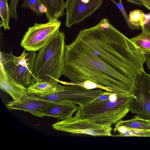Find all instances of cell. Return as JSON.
<instances>
[{"instance_id": "obj_1", "label": "cell", "mask_w": 150, "mask_h": 150, "mask_svg": "<svg viewBox=\"0 0 150 150\" xmlns=\"http://www.w3.org/2000/svg\"><path fill=\"white\" fill-rule=\"evenodd\" d=\"M76 38L86 44L102 62L133 82L138 73L144 69L143 54L107 19L81 30Z\"/></svg>"}, {"instance_id": "obj_2", "label": "cell", "mask_w": 150, "mask_h": 150, "mask_svg": "<svg viewBox=\"0 0 150 150\" xmlns=\"http://www.w3.org/2000/svg\"><path fill=\"white\" fill-rule=\"evenodd\" d=\"M63 75L71 82L89 81L131 93L134 83L102 62L77 38L66 45Z\"/></svg>"}, {"instance_id": "obj_3", "label": "cell", "mask_w": 150, "mask_h": 150, "mask_svg": "<svg viewBox=\"0 0 150 150\" xmlns=\"http://www.w3.org/2000/svg\"><path fill=\"white\" fill-rule=\"evenodd\" d=\"M36 53L24 50L21 54L15 56L0 52V87L13 100H19L28 94L27 88L38 82L34 74Z\"/></svg>"}, {"instance_id": "obj_4", "label": "cell", "mask_w": 150, "mask_h": 150, "mask_svg": "<svg viewBox=\"0 0 150 150\" xmlns=\"http://www.w3.org/2000/svg\"><path fill=\"white\" fill-rule=\"evenodd\" d=\"M66 45L65 34L59 31L36 53L34 74L38 82L58 83L63 74Z\"/></svg>"}, {"instance_id": "obj_5", "label": "cell", "mask_w": 150, "mask_h": 150, "mask_svg": "<svg viewBox=\"0 0 150 150\" xmlns=\"http://www.w3.org/2000/svg\"><path fill=\"white\" fill-rule=\"evenodd\" d=\"M133 97L129 93L115 101L109 99L101 101L93 100L83 106H79L74 116L99 124L111 125L130 111L128 105Z\"/></svg>"}, {"instance_id": "obj_6", "label": "cell", "mask_w": 150, "mask_h": 150, "mask_svg": "<svg viewBox=\"0 0 150 150\" xmlns=\"http://www.w3.org/2000/svg\"><path fill=\"white\" fill-rule=\"evenodd\" d=\"M61 24L58 20L49 21L45 23H35L28 28L23 36L21 46L27 51H38L57 34Z\"/></svg>"}, {"instance_id": "obj_7", "label": "cell", "mask_w": 150, "mask_h": 150, "mask_svg": "<svg viewBox=\"0 0 150 150\" xmlns=\"http://www.w3.org/2000/svg\"><path fill=\"white\" fill-rule=\"evenodd\" d=\"M108 91L101 89H88L76 85L65 86L61 92L49 94H36L41 99L60 103L66 102L83 106L91 102Z\"/></svg>"}, {"instance_id": "obj_8", "label": "cell", "mask_w": 150, "mask_h": 150, "mask_svg": "<svg viewBox=\"0 0 150 150\" xmlns=\"http://www.w3.org/2000/svg\"><path fill=\"white\" fill-rule=\"evenodd\" d=\"M131 94L133 96L128 108L139 118L150 120V74L144 69L136 76Z\"/></svg>"}, {"instance_id": "obj_9", "label": "cell", "mask_w": 150, "mask_h": 150, "mask_svg": "<svg viewBox=\"0 0 150 150\" xmlns=\"http://www.w3.org/2000/svg\"><path fill=\"white\" fill-rule=\"evenodd\" d=\"M57 130L72 134H82L93 136H112L111 125H101L74 116L61 120L52 125Z\"/></svg>"}, {"instance_id": "obj_10", "label": "cell", "mask_w": 150, "mask_h": 150, "mask_svg": "<svg viewBox=\"0 0 150 150\" xmlns=\"http://www.w3.org/2000/svg\"><path fill=\"white\" fill-rule=\"evenodd\" d=\"M103 0H67L65 25L69 28L91 16L102 5Z\"/></svg>"}, {"instance_id": "obj_11", "label": "cell", "mask_w": 150, "mask_h": 150, "mask_svg": "<svg viewBox=\"0 0 150 150\" xmlns=\"http://www.w3.org/2000/svg\"><path fill=\"white\" fill-rule=\"evenodd\" d=\"M60 102L50 101L28 94L18 100L8 102L6 105L10 110H17L28 112L39 117L40 111L48 106Z\"/></svg>"}, {"instance_id": "obj_12", "label": "cell", "mask_w": 150, "mask_h": 150, "mask_svg": "<svg viewBox=\"0 0 150 150\" xmlns=\"http://www.w3.org/2000/svg\"><path fill=\"white\" fill-rule=\"evenodd\" d=\"M78 109L79 106L74 104L59 103L50 105L41 110L39 112V117L47 116L62 120L72 117Z\"/></svg>"}, {"instance_id": "obj_13", "label": "cell", "mask_w": 150, "mask_h": 150, "mask_svg": "<svg viewBox=\"0 0 150 150\" xmlns=\"http://www.w3.org/2000/svg\"><path fill=\"white\" fill-rule=\"evenodd\" d=\"M46 8L45 13L48 21L58 20L62 16L65 9L64 0H38Z\"/></svg>"}, {"instance_id": "obj_14", "label": "cell", "mask_w": 150, "mask_h": 150, "mask_svg": "<svg viewBox=\"0 0 150 150\" xmlns=\"http://www.w3.org/2000/svg\"><path fill=\"white\" fill-rule=\"evenodd\" d=\"M65 86L50 81L37 82L27 88L28 94H43L63 91Z\"/></svg>"}, {"instance_id": "obj_15", "label": "cell", "mask_w": 150, "mask_h": 150, "mask_svg": "<svg viewBox=\"0 0 150 150\" xmlns=\"http://www.w3.org/2000/svg\"><path fill=\"white\" fill-rule=\"evenodd\" d=\"M123 126L130 129L150 130V125L147 120L135 116L132 119L126 120H120L116 123L115 129L120 126Z\"/></svg>"}, {"instance_id": "obj_16", "label": "cell", "mask_w": 150, "mask_h": 150, "mask_svg": "<svg viewBox=\"0 0 150 150\" xmlns=\"http://www.w3.org/2000/svg\"><path fill=\"white\" fill-rule=\"evenodd\" d=\"M60 82L66 85L78 86L88 89H101L112 93L117 94L129 93L114 87L101 86L89 81L79 83L67 82L62 81H60Z\"/></svg>"}, {"instance_id": "obj_17", "label": "cell", "mask_w": 150, "mask_h": 150, "mask_svg": "<svg viewBox=\"0 0 150 150\" xmlns=\"http://www.w3.org/2000/svg\"><path fill=\"white\" fill-rule=\"evenodd\" d=\"M0 16L5 30H10L9 22L11 15L7 0H0Z\"/></svg>"}, {"instance_id": "obj_18", "label": "cell", "mask_w": 150, "mask_h": 150, "mask_svg": "<svg viewBox=\"0 0 150 150\" xmlns=\"http://www.w3.org/2000/svg\"><path fill=\"white\" fill-rule=\"evenodd\" d=\"M21 7L32 10L37 15L41 16L46 11V8L38 0H23Z\"/></svg>"}, {"instance_id": "obj_19", "label": "cell", "mask_w": 150, "mask_h": 150, "mask_svg": "<svg viewBox=\"0 0 150 150\" xmlns=\"http://www.w3.org/2000/svg\"><path fill=\"white\" fill-rule=\"evenodd\" d=\"M129 16L133 24L138 27L145 24L148 21L144 13L139 10L136 9L131 11Z\"/></svg>"}, {"instance_id": "obj_20", "label": "cell", "mask_w": 150, "mask_h": 150, "mask_svg": "<svg viewBox=\"0 0 150 150\" xmlns=\"http://www.w3.org/2000/svg\"><path fill=\"white\" fill-rule=\"evenodd\" d=\"M113 137H150V130L130 129L123 134L112 136Z\"/></svg>"}, {"instance_id": "obj_21", "label": "cell", "mask_w": 150, "mask_h": 150, "mask_svg": "<svg viewBox=\"0 0 150 150\" xmlns=\"http://www.w3.org/2000/svg\"><path fill=\"white\" fill-rule=\"evenodd\" d=\"M113 3L116 5L121 11L122 15L124 17L129 27L132 30L135 29H139V27L135 26L131 21L127 15L122 5L121 0H119V2H117L115 0H110Z\"/></svg>"}, {"instance_id": "obj_22", "label": "cell", "mask_w": 150, "mask_h": 150, "mask_svg": "<svg viewBox=\"0 0 150 150\" xmlns=\"http://www.w3.org/2000/svg\"><path fill=\"white\" fill-rule=\"evenodd\" d=\"M19 0H10L9 8L11 16L16 20H18L17 13V6Z\"/></svg>"}, {"instance_id": "obj_23", "label": "cell", "mask_w": 150, "mask_h": 150, "mask_svg": "<svg viewBox=\"0 0 150 150\" xmlns=\"http://www.w3.org/2000/svg\"><path fill=\"white\" fill-rule=\"evenodd\" d=\"M130 129L123 126H120L114 129V132L118 131L120 134H123Z\"/></svg>"}, {"instance_id": "obj_24", "label": "cell", "mask_w": 150, "mask_h": 150, "mask_svg": "<svg viewBox=\"0 0 150 150\" xmlns=\"http://www.w3.org/2000/svg\"><path fill=\"white\" fill-rule=\"evenodd\" d=\"M145 62L149 70L150 71V53L143 54Z\"/></svg>"}, {"instance_id": "obj_25", "label": "cell", "mask_w": 150, "mask_h": 150, "mask_svg": "<svg viewBox=\"0 0 150 150\" xmlns=\"http://www.w3.org/2000/svg\"><path fill=\"white\" fill-rule=\"evenodd\" d=\"M145 6L148 9L150 10V0H140Z\"/></svg>"}, {"instance_id": "obj_26", "label": "cell", "mask_w": 150, "mask_h": 150, "mask_svg": "<svg viewBox=\"0 0 150 150\" xmlns=\"http://www.w3.org/2000/svg\"><path fill=\"white\" fill-rule=\"evenodd\" d=\"M129 2L138 5H143V4L140 0H127Z\"/></svg>"}, {"instance_id": "obj_27", "label": "cell", "mask_w": 150, "mask_h": 150, "mask_svg": "<svg viewBox=\"0 0 150 150\" xmlns=\"http://www.w3.org/2000/svg\"><path fill=\"white\" fill-rule=\"evenodd\" d=\"M150 125V120H147Z\"/></svg>"}, {"instance_id": "obj_28", "label": "cell", "mask_w": 150, "mask_h": 150, "mask_svg": "<svg viewBox=\"0 0 150 150\" xmlns=\"http://www.w3.org/2000/svg\"><path fill=\"white\" fill-rule=\"evenodd\" d=\"M148 15L149 16H150V12L148 13Z\"/></svg>"}, {"instance_id": "obj_29", "label": "cell", "mask_w": 150, "mask_h": 150, "mask_svg": "<svg viewBox=\"0 0 150 150\" xmlns=\"http://www.w3.org/2000/svg\"><path fill=\"white\" fill-rule=\"evenodd\" d=\"M149 19L150 20V16H149Z\"/></svg>"}]
</instances>
